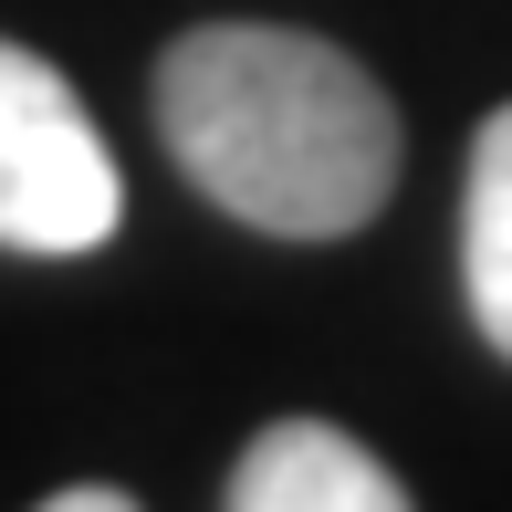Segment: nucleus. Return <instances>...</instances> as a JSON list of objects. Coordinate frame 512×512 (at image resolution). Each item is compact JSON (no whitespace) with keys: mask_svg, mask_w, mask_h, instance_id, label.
I'll return each instance as SVG.
<instances>
[{"mask_svg":"<svg viewBox=\"0 0 512 512\" xmlns=\"http://www.w3.org/2000/svg\"><path fill=\"white\" fill-rule=\"evenodd\" d=\"M178 178L262 241H356L408 178V115L304 21H189L147 74Z\"/></svg>","mask_w":512,"mask_h":512,"instance_id":"nucleus-1","label":"nucleus"},{"mask_svg":"<svg viewBox=\"0 0 512 512\" xmlns=\"http://www.w3.org/2000/svg\"><path fill=\"white\" fill-rule=\"evenodd\" d=\"M42 512H147V492L136 481H53Z\"/></svg>","mask_w":512,"mask_h":512,"instance_id":"nucleus-5","label":"nucleus"},{"mask_svg":"<svg viewBox=\"0 0 512 512\" xmlns=\"http://www.w3.org/2000/svg\"><path fill=\"white\" fill-rule=\"evenodd\" d=\"M115 220H126V189L74 74L0 32V251L74 262L115 241Z\"/></svg>","mask_w":512,"mask_h":512,"instance_id":"nucleus-2","label":"nucleus"},{"mask_svg":"<svg viewBox=\"0 0 512 512\" xmlns=\"http://www.w3.org/2000/svg\"><path fill=\"white\" fill-rule=\"evenodd\" d=\"M460 304L481 345L512 366V105L481 115L460 157Z\"/></svg>","mask_w":512,"mask_h":512,"instance_id":"nucleus-4","label":"nucleus"},{"mask_svg":"<svg viewBox=\"0 0 512 512\" xmlns=\"http://www.w3.org/2000/svg\"><path fill=\"white\" fill-rule=\"evenodd\" d=\"M408 471H387V450H366L356 429L314 408H283L230 450L220 512H408Z\"/></svg>","mask_w":512,"mask_h":512,"instance_id":"nucleus-3","label":"nucleus"}]
</instances>
